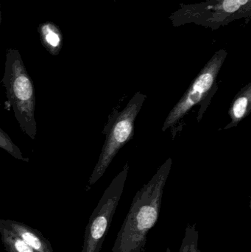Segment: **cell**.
Segmentation results:
<instances>
[{
  "label": "cell",
  "instance_id": "6da1fadb",
  "mask_svg": "<svg viewBox=\"0 0 251 252\" xmlns=\"http://www.w3.org/2000/svg\"><path fill=\"white\" fill-rule=\"evenodd\" d=\"M172 163V158H167L136 194L112 252H144L147 233L159 219L164 189Z\"/></svg>",
  "mask_w": 251,
  "mask_h": 252
},
{
  "label": "cell",
  "instance_id": "5b68a950",
  "mask_svg": "<svg viewBox=\"0 0 251 252\" xmlns=\"http://www.w3.org/2000/svg\"><path fill=\"white\" fill-rule=\"evenodd\" d=\"M226 56V51L219 50L205 65L190 84L181 100L169 112L164 123L162 131H165L167 129L176 124L193 107L204 100L215 85L218 74Z\"/></svg>",
  "mask_w": 251,
  "mask_h": 252
},
{
  "label": "cell",
  "instance_id": "ba28073f",
  "mask_svg": "<svg viewBox=\"0 0 251 252\" xmlns=\"http://www.w3.org/2000/svg\"><path fill=\"white\" fill-rule=\"evenodd\" d=\"M41 44L47 52L53 56H57L63 47V33L54 22H48L39 25L38 28Z\"/></svg>",
  "mask_w": 251,
  "mask_h": 252
},
{
  "label": "cell",
  "instance_id": "7a4b0ae2",
  "mask_svg": "<svg viewBox=\"0 0 251 252\" xmlns=\"http://www.w3.org/2000/svg\"><path fill=\"white\" fill-rule=\"evenodd\" d=\"M1 83L5 88L7 103L13 109L21 130L35 140L37 133L35 87L20 53L16 49L7 50L4 76Z\"/></svg>",
  "mask_w": 251,
  "mask_h": 252
},
{
  "label": "cell",
  "instance_id": "9c48e42d",
  "mask_svg": "<svg viewBox=\"0 0 251 252\" xmlns=\"http://www.w3.org/2000/svg\"><path fill=\"white\" fill-rule=\"evenodd\" d=\"M0 237L6 252H38L0 221Z\"/></svg>",
  "mask_w": 251,
  "mask_h": 252
},
{
  "label": "cell",
  "instance_id": "30bf717a",
  "mask_svg": "<svg viewBox=\"0 0 251 252\" xmlns=\"http://www.w3.org/2000/svg\"><path fill=\"white\" fill-rule=\"evenodd\" d=\"M0 148L7 151L10 156L16 159L26 161V162L29 161V158L24 157L19 147L15 145L8 134L5 133L1 127H0Z\"/></svg>",
  "mask_w": 251,
  "mask_h": 252
},
{
  "label": "cell",
  "instance_id": "8fae6325",
  "mask_svg": "<svg viewBox=\"0 0 251 252\" xmlns=\"http://www.w3.org/2000/svg\"><path fill=\"white\" fill-rule=\"evenodd\" d=\"M1 23V1H0V25Z\"/></svg>",
  "mask_w": 251,
  "mask_h": 252
},
{
  "label": "cell",
  "instance_id": "8992f818",
  "mask_svg": "<svg viewBox=\"0 0 251 252\" xmlns=\"http://www.w3.org/2000/svg\"><path fill=\"white\" fill-rule=\"evenodd\" d=\"M1 223L7 229L22 238L28 245L30 246L35 251L38 252H54L49 240L44 238L42 234L28 226L24 223L16 220H4L0 219Z\"/></svg>",
  "mask_w": 251,
  "mask_h": 252
},
{
  "label": "cell",
  "instance_id": "277c9868",
  "mask_svg": "<svg viewBox=\"0 0 251 252\" xmlns=\"http://www.w3.org/2000/svg\"><path fill=\"white\" fill-rule=\"evenodd\" d=\"M129 169V164L126 163L105 190L85 228L81 252H100L101 250L123 192Z\"/></svg>",
  "mask_w": 251,
  "mask_h": 252
},
{
  "label": "cell",
  "instance_id": "3957f363",
  "mask_svg": "<svg viewBox=\"0 0 251 252\" xmlns=\"http://www.w3.org/2000/svg\"><path fill=\"white\" fill-rule=\"evenodd\" d=\"M147 96L138 93L128 102L125 109L117 114L106 133L97 164L88 180V185H94L106 173L118 151L134 136V124Z\"/></svg>",
  "mask_w": 251,
  "mask_h": 252
},
{
  "label": "cell",
  "instance_id": "52a82bcc",
  "mask_svg": "<svg viewBox=\"0 0 251 252\" xmlns=\"http://www.w3.org/2000/svg\"><path fill=\"white\" fill-rule=\"evenodd\" d=\"M251 111V83H249L241 89L231 102L228 111L231 122L224 129H229L237 126L243 120L250 115Z\"/></svg>",
  "mask_w": 251,
  "mask_h": 252
}]
</instances>
